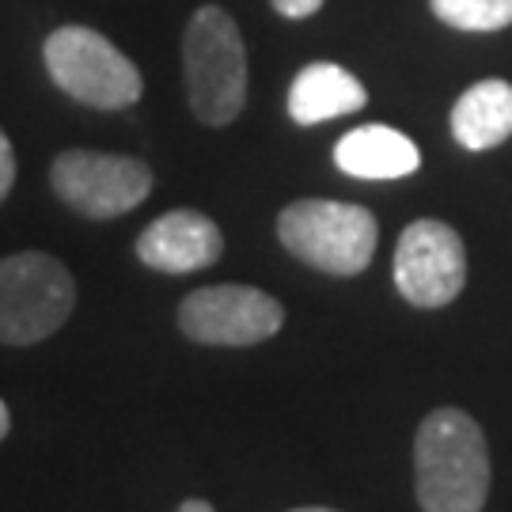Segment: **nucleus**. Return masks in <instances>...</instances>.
Listing matches in <instances>:
<instances>
[{
  "label": "nucleus",
  "mask_w": 512,
  "mask_h": 512,
  "mask_svg": "<svg viewBox=\"0 0 512 512\" xmlns=\"http://www.w3.org/2000/svg\"><path fill=\"white\" fill-rule=\"evenodd\" d=\"M452 133L463 148L486 152L512 137V84L505 80H478L459 95L452 110Z\"/></svg>",
  "instance_id": "obj_12"
},
{
  "label": "nucleus",
  "mask_w": 512,
  "mask_h": 512,
  "mask_svg": "<svg viewBox=\"0 0 512 512\" xmlns=\"http://www.w3.org/2000/svg\"><path fill=\"white\" fill-rule=\"evenodd\" d=\"M50 183L57 198L80 217L114 220L152 194V167L137 156L69 148L50 167Z\"/></svg>",
  "instance_id": "obj_6"
},
{
  "label": "nucleus",
  "mask_w": 512,
  "mask_h": 512,
  "mask_svg": "<svg viewBox=\"0 0 512 512\" xmlns=\"http://www.w3.org/2000/svg\"><path fill=\"white\" fill-rule=\"evenodd\" d=\"M42 57L50 80L84 107L122 110L133 107L145 92L141 69L92 27H57L46 38Z\"/></svg>",
  "instance_id": "obj_5"
},
{
  "label": "nucleus",
  "mask_w": 512,
  "mask_h": 512,
  "mask_svg": "<svg viewBox=\"0 0 512 512\" xmlns=\"http://www.w3.org/2000/svg\"><path fill=\"white\" fill-rule=\"evenodd\" d=\"M421 512H482L490 497V452L478 421L463 410H433L414 440Z\"/></svg>",
  "instance_id": "obj_1"
},
{
  "label": "nucleus",
  "mask_w": 512,
  "mask_h": 512,
  "mask_svg": "<svg viewBox=\"0 0 512 512\" xmlns=\"http://www.w3.org/2000/svg\"><path fill=\"white\" fill-rule=\"evenodd\" d=\"M293 512H334V509H293Z\"/></svg>",
  "instance_id": "obj_18"
},
{
  "label": "nucleus",
  "mask_w": 512,
  "mask_h": 512,
  "mask_svg": "<svg viewBox=\"0 0 512 512\" xmlns=\"http://www.w3.org/2000/svg\"><path fill=\"white\" fill-rule=\"evenodd\" d=\"M183 73L190 110L205 126H232L247 103V50L236 19L217 4L198 8L186 27Z\"/></svg>",
  "instance_id": "obj_2"
},
{
  "label": "nucleus",
  "mask_w": 512,
  "mask_h": 512,
  "mask_svg": "<svg viewBox=\"0 0 512 512\" xmlns=\"http://www.w3.org/2000/svg\"><path fill=\"white\" fill-rule=\"evenodd\" d=\"M334 164L353 179H406L421 167V152L399 129L361 126L334 145Z\"/></svg>",
  "instance_id": "obj_10"
},
{
  "label": "nucleus",
  "mask_w": 512,
  "mask_h": 512,
  "mask_svg": "<svg viewBox=\"0 0 512 512\" xmlns=\"http://www.w3.org/2000/svg\"><path fill=\"white\" fill-rule=\"evenodd\" d=\"M76 308L69 266L42 251L0 258V346H35Z\"/></svg>",
  "instance_id": "obj_4"
},
{
  "label": "nucleus",
  "mask_w": 512,
  "mask_h": 512,
  "mask_svg": "<svg viewBox=\"0 0 512 512\" xmlns=\"http://www.w3.org/2000/svg\"><path fill=\"white\" fill-rule=\"evenodd\" d=\"M12 186H16V152H12V141L0 129V202L12 194Z\"/></svg>",
  "instance_id": "obj_14"
},
{
  "label": "nucleus",
  "mask_w": 512,
  "mask_h": 512,
  "mask_svg": "<svg viewBox=\"0 0 512 512\" xmlns=\"http://www.w3.org/2000/svg\"><path fill=\"white\" fill-rule=\"evenodd\" d=\"M224 255V236L198 209H171L137 236V258L160 274H194Z\"/></svg>",
  "instance_id": "obj_9"
},
{
  "label": "nucleus",
  "mask_w": 512,
  "mask_h": 512,
  "mask_svg": "<svg viewBox=\"0 0 512 512\" xmlns=\"http://www.w3.org/2000/svg\"><path fill=\"white\" fill-rule=\"evenodd\" d=\"M285 323V308L262 289L209 285L194 289L179 308V327L202 346H258L270 342Z\"/></svg>",
  "instance_id": "obj_7"
},
{
  "label": "nucleus",
  "mask_w": 512,
  "mask_h": 512,
  "mask_svg": "<svg viewBox=\"0 0 512 512\" xmlns=\"http://www.w3.org/2000/svg\"><path fill=\"white\" fill-rule=\"evenodd\" d=\"M285 19H308L323 8V0H270Z\"/></svg>",
  "instance_id": "obj_15"
},
{
  "label": "nucleus",
  "mask_w": 512,
  "mask_h": 512,
  "mask_svg": "<svg viewBox=\"0 0 512 512\" xmlns=\"http://www.w3.org/2000/svg\"><path fill=\"white\" fill-rule=\"evenodd\" d=\"M277 236L285 243V251L300 262H308L323 274L353 277L368 270V262L376 255L380 224L365 205L304 198L281 209Z\"/></svg>",
  "instance_id": "obj_3"
},
{
  "label": "nucleus",
  "mask_w": 512,
  "mask_h": 512,
  "mask_svg": "<svg viewBox=\"0 0 512 512\" xmlns=\"http://www.w3.org/2000/svg\"><path fill=\"white\" fill-rule=\"evenodd\" d=\"M179 512H217V509H213L209 501H183V505H179Z\"/></svg>",
  "instance_id": "obj_16"
},
{
  "label": "nucleus",
  "mask_w": 512,
  "mask_h": 512,
  "mask_svg": "<svg viewBox=\"0 0 512 512\" xmlns=\"http://www.w3.org/2000/svg\"><path fill=\"white\" fill-rule=\"evenodd\" d=\"M467 285V247L444 220H414L395 247V289L414 308H444Z\"/></svg>",
  "instance_id": "obj_8"
},
{
  "label": "nucleus",
  "mask_w": 512,
  "mask_h": 512,
  "mask_svg": "<svg viewBox=\"0 0 512 512\" xmlns=\"http://www.w3.org/2000/svg\"><path fill=\"white\" fill-rule=\"evenodd\" d=\"M368 103V92L361 80L334 65V61H315L308 69H300L289 88V118L296 126H319L330 118L353 114Z\"/></svg>",
  "instance_id": "obj_11"
},
{
  "label": "nucleus",
  "mask_w": 512,
  "mask_h": 512,
  "mask_svg": "<svg viewBox=\"0 0 512 512\" xmlns=\"http://www.w3.org/2000/svg\"><path fill=\"white\" fill-rule=\"evenodd\" d=\"M8 429H12V414H8V406L0 403V440L8 437Z\"/></svg>",
  "instance_id": "obj_17"
},
{
  "label": "nucleus",
  "mask_w": 512,
  "mask_h": 512,
  "mask_svg": "<svg viewBox=\"0 0 512 512\" xmlns=\"http://www.w3.org/2000/svg\"><path fill=\"white\" fill-rule=\"evenodd\" d=\"M437 19L456 31H501L512 23V0H429Z\"/></svg>",
  "instance_id": "obj_13"
}]
</instances>
